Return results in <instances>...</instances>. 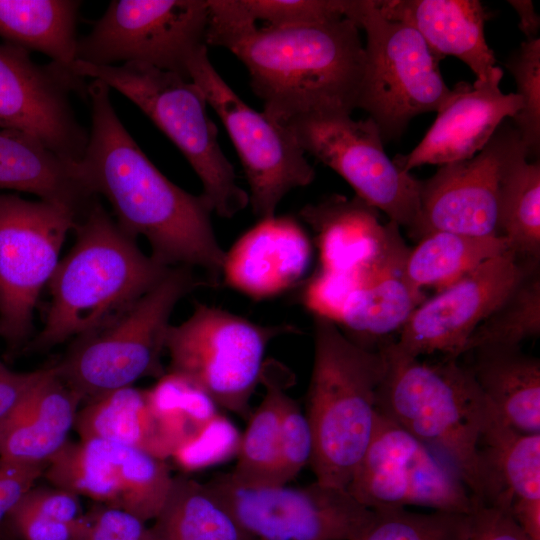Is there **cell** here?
Masks as SVG:
<instances>
[{
  "mask_svg": "<svg viewBox=\"0 0 540 540\" xmlns=\"http://www.w3.org/2000/svg\"><path fill=\"white\" fill-rule=\"evenodd\" d=\"M466 540H528L510 509L478 504L468 514Z\"/></svg>",
  "mask_w": 540,
  "mask_h": 540,
  "instance_id": "46",
  "label": "cell"
},
{
  "mask_svg": "<svg viewBox=\"0 0 540 540\" xmlns=\"http://www.w3.org/2000/svg\"><path fill=\"white\" fill-rule=\"evenodd\" d=\"M189 79L222 121L249 186V204L260 219L276 215L281 200L315 178L314 168L293 132L246 104L212 65L207 46L188 62Z\"/></svg>",
  "mask_w": 540,
  "mask_h": 540,
  "instance_id": "11",
  "label": "cell"
},
{
  "mask_svg": "<svg viewBox=\"0 0 540 540\" xmlns=\"http://www.w3.org/2000/svg\"><path fill=\"white\" fill-rule=\"evenodd\" d=\"M207 0H113L85 36L78 61L142 63L189 79L190 59L206 45Z\"/></svg>",
  "mask_w": 540,
  "mask_h": 540,
  "instance_id": "13",
  "label": "cell"
},
{
  "mask_svg": "<svg viewBox=\"0 0 540 540\" xmlns=\"http://www.w3.org/2000/svg\"><path fill=\"white\" fill-rule=\"evenodd\" d=\"M47 369L15 372L0 361V434L20 414Z\"/></svg>",
  "mask_w": 540,
  "mask_h": 540,
  "instance_id": "45",
  "label": "cell"
},
{
  "mask_svg": "<svg viewBox=\"0 0 540 540\" xmlns=\"http://www.w3.org/2000/svg\"><path fill=\"white\" fill-rule=\"evenodd\" d=\"M517 158L505 171L499 188V231L519 257L540 255V164Z\"/></svg>",
  "mask_w": 540,
  "mask_h": 540,
  "instance_id": "34",
  "label": "cell"
},
{
  "mask_svg": "<svg viewBox=\"0 0 540 540\" xmlns=\"http://www.w3.org/2000/svg\"><path fill=\"white\" fill-rule=\"evenodd\" d=\"M285 124L305 153L338 173L357 197L415 235L421 181L387 155L381 132L370 117L354 120L350 114L306 115Z\"/></svg>",
  "mask_w": 540,
  "mask_h": 540,
  "instance_id": "15",
  "label": "cell"
},
{
  "mask_svg": "<svg viewBox=\"0 0 540 540\" xmlns=\"http://www.w3.org/2000/svg\"><path fill=\"white\" fill-rule=\"evenodd\" d=\"M8 518L23 540H81L88 524V520L80 525L65 524L18 507H15Z\"/></svg>",
  "mask_w": 540,
  "mask_h": 540,
  "instance_id": "48",
  "label": "cell"
},
{
  "mask_svg": "<svg viewBox=\"0 0 540 540\" xmlns=\"http://www.w3.org/2000/svg\"><path fill=\"white\" fill-rule=\"evenodd\" d=\"M404 264L358 273V286L350 297L338 326L354 343L375 350L385 338L400 332L416 307L425 300L403 277ZM378 350V345H377Z\"/></svg>",
  "mask_w": 540,
  "mask_h": 540,
  "instance_id": "27",
  "label": "cell"
},
{
  "mask_svg": "<svg viewBox=\"0 0 540 540\" xmlns=\"http://www.w3.org/2000/svg\"><path fill=\"white\" fill-rule=\"evenodd\" d=\"M147 397L172 454L219 415V407L201 388L173 372L159 377Z\"/></svg>",
  "mask_w": 540,
  "mask_h": 540,
  "instance_id": "35",
  "label": "cell"
},
{
  "mask_svg": "<svg viewBox=\"0 0 540 540\" xmlns=\"http://www.w3.org/2000/svg\"><path fill=\"white\" fill-rule=\"evenodd\" d=\"M87 97L91 126L79 168L92 192L108 200L126 233L148 241L158 262L198 267L217 282L225 251L210 201L180 188L150 161L119 119L105 83L93 79Z\"/></svg>",
  "mask_w": 540,
  "mask_h": 540,
  "instance_id": "2",
  "label": "cell"
},
{
  "mask_svg": "<svg viewBox=\"0 0 540 540\" xmlns=\"http://www.w3.org/2000/svg\"><path fill=\"white\" fill-rule=\"evenodd\" d=\"M87 97L83 78L55 62L35 63L29 51L0 44V128L29 134L59 156L79 163L88 131L79 123L71 94Z\"/></svg>",
  "mask_w": 540,
  "mask_h": 540,
  "instance_id": "17",
  "label": "cell"
},
{
  "mask_svg": "<svg viewBox=\"0 0 540 540\" xmlns=\"http://www.w3.org/2000/svg\"><path fill=\"white\" fill-rule=\"evenodd\" d=\"M347 489L374 511L420 506L469 514L480 504L442 456L379 412Z\"/></svg>",
  "mask_w": 540,
  "mask_h": 540,
  "instance_id": "14",
  "label": "cell"
},
{
  "mask_svg": "<svg viewBox=\"0 0 540 540\" xmlns=\"http://www.w3.org/2000/svg\"><path fill=\"white\" fill-rule=\"evenodd\" d=\"M531 269V268H530ZM476 328L465 352L482 347H520L540 333V278L536 268Z\"/></svg>",
  "mask_w": 540,
  "mask_h": 540,
  "instance_id": "36",
  "label": "cell"
},
{
  "mask_svg": "<svg viewBox=\"0 0 540 540\" xmlns=\"http://www.w3.org/2000/svg\"><path fill=\"white\" fill-rule=\"evenodd\" d=\"M152 527L158 540H246L233 516L206 484L173 477Z\"/></svg>",
  "mask_w": 540,
  "mask_h": 540,
  "instance_id": "33",
  "label": "cell"
},
{
  "mask_svg": "<svg viewBox=\"0 0 540 540\" xmlns=\"http://www.w3.org/2000/svg\"><path fill=\"white\" fill-rule=\"evenodd\" d=\"M479 454L485 473L484 504L511 509L515 500H540V433L513 428L489 403Z\"/></svg>",
  "mask_w": 540,
  "mask_h": 540,
  "instance_id": "26",
  "label": "cell"
},
{
  "mask_svg": "<svg viewBox=\"0 0 540 540\" xmlns=\"http://www.w3.org/2000/svg\"><path fill=\"white\" fill-rule=\"evenodd\" d=\"M74 428L80 439L118 442L163 460L172 455L151 410L147 389L128 386L86 401L77 412Z\"/></svg>",
  "mask_w": 540,
  "mask_h": 540,
  "instance_id": "29",
  "label": "cell"
},
{
  "mask_svg": "<svg viewBox=\"0 0 540 540\" xmlns=\"http://www.w3.org/2000/svg\"><path fill=\"white\" fill-rule=\"evenodd\" d=\"M503 70L496 66L485 80L459 82L437 109V116L422 140L394 163L403 171L422 165L463 161L481 151L507 117L513 118L522 102L515 93H503Z\"/></svg>",
  "mask_w": 540,
  "mask_h": 540,
  "instance_id": "20",
  "label": "cell"
},
{
  "mask_svg": "<svg viewBox=\"0 0 540 540\" xmlns=\"http://www.w3.org/2000/svg\"><path fill=\"white\" fill-rule=\"evenodd\" d=\"M207 3L206 45L226 48L244 64L267 115L287 123L357 108L365 51L352 20L260 27L237 0Z\"/></svg>",
  "mask_w": 540,
  "mask_h": 540,
  "instance_id": "1",
  "label": "cell"
},
{
  "mask_svg": "<svg viewBox=\"0 0 540 540\" xmlns=\"http://www.w3.org/2000/svg\"><path fill=\"white\" fill-rule=\"evenodd\" d=\"M312 453L313 437L306 414L286 394L281 414L279 483L293 480L310 463Z\"/></svg>",
  "mask_w": 540,
  "mask_h": 540,
  "instance_id": "41",
  "label": "cell"
},
{
  "mask_svg": "<svg viewBox=\"0 0 540 540\" xmlns=\"http://www.w3.org/2000/svg\"><path fill=\"white\" fill-rule=\"evenodd\" d=\"M471 369L477 384L497 414L513 428L540 433V362L520 347L474 350Z\"/></svg>",
  "mask_w": 540,
  "mask_h": 540,
  "instance_id": "28",
  "label": "cell"
},
{
  "mask_svg": "<svg viewBox=\"0 0 540 540\" xmlns=\"http://www.w3.org/2000/svg\"><path fill=\"white\" fill-rule=\"evenodd\" d=\"M79 218L58 202L0 193V337L10 351L28 340L38 298Z\"/></svg>",
  "mask_w": 540,
  "mask_h": 540,
  "instance_id": "12",
  "label": "cell"
},
{
  "mask_svg": "<svg viewBox=\"0 0 540 540\" xmlns=\"http://www.w3.org/2000/svg\"><path fill=\"white\" fill-rule=\"evenodd\" d=\"M528 157L515 128L497 130L472 158L439 166L420 187L415 237L436 231L487 237L499 234L501 179L520 156Z\"/></svg>",
  "mask_w": 540,
  "mask_h": 540,
  "instance_id": "18",
  "label": "cell"
},
{
  "mask_svg": "<svg viewBox=\"0 0 540 540\" xmlns=\"http://www.w3.org/2000/svg\"><path fill=\"white\" fill-rule=\"evenodd\" d=\"M380 13L413 27L441 60L454 56L487 79L496 65L484 34L488 17L477 0H375Z\"/></svg>",
  "mask_w": 540,
  "mask_h": 540,
  "instance_id": "22",
  "label": "cell"
},
{
  "mask_svg": "<svg viewBox=\"0 0 540 540\" xmlns=\"http://www.w3.org/2000/svg\"><path fill=\"white\" fill-rule=\"evenodd\" d=\"M345 17L366 35L357 108L376 123L384 142L397 140L414 117L436 112L449 94L440 59L413 27L384 17L375 0H347Z\"/></svg>",
  "mask_w": 540,
  "mask_h": 540,
  "instance_id": "8",
  "label": "cell"
},
{
  "mask_svg": "<svg viewBox=\"0 0 540 540\" xmlns=\"http://www.w3.org/2000/svg\"><path fill=\"white\" fill-rule=\"evenodd\" d=\"M505 67L513 75L522 107L513 117L528 157L540 149V39L525 40L508 57Z\"/></svg>",
  "mask_w": 540,
  "mask_h": 540,
  "instance_id": "38",
  "label": "cell"
},
{
  "mask_svg": "<svg viewBox=\"0 0 540 540\" xmlns=\"http://www.w3.org/2000/svg\"><path fill=\"white\" fill-rule=\"evenodd\" d=\"M528 540H531V539L528 538Z\"/></svg>",
  "mask_w": 540,
  "mask_h": 540,
  "instance_id": "51",
  "label": "cell"
},
{
  "mask_svg": "<svg viewBox=\"0 0 540 540\" xmlns=\"http://www.w3.org/2000/svg\"><path fill=\"white\" fill-rule=\"evenodd\" d=\"M246 540H358L376 512L347 488L319 481L306 486L247 484L231 472L206 483Z\"/></svg>",
  "mask_w": 540,
  "mask_h": 540,
  "instance_id": "10",
  "label": "cell"
},
{
  "mask_svg": "<svg viewBox=\"0 0 540 540\" xmlns=\"http://www.w3.org/2000/svg\"><path fill=\"white\" fill-rule=\"evenodd\" d=\"M254 22L279 27L315 24L344 18L347 0H238Z\"/></svg>",
  "mask_w": 540,
  "mask_h": 540,
  "instance_id": "39",
  "label": "cell"
},
{
  "mask_svg": "<svg viewBox=\"0 0 540 540\" xmlns=\"http://www.w3.org/2000/svg\"><path fill=\"white\" fill-rule=\"evenodd\" d=\"M1 190L31 193L67 205L80 216L97 200L79 163L59 156L29 134L4 128H0Z\"/></svg>",
  "mask_w": 540,
  "mask_h": 540,
  "instance_id": "24",
  "label": "cell"
},
{
  "mask_svg": "<svg viewBox=\"0 0 540 540\" xmlns=\"http://www.w3.org/2000/svg\"><path fill=\"white\" fill-rule=\"evenodd\" d=\"M291 325H260L227 310L196 303L182 323L169 327L165 351L169 370L201 388L215 404L242 418L261 382L264 356Z\"/></svg>",
  "mask_w": 540,
  "mask_h": 540,
  "instance_id": "9",
  "label": "cell"
},
{
  "mask_svg": "<svg viewBox=\"0 0 540 540\" xmlns=\"http://www.w3.org/2000/svg\"><path fill=\"white\" fill-rule=\"evenodd\" d=\"M512 517L531 540H540V500H515Z\"/></svg>",
  "mask_w": 540,
  "mask_h": 540,
  "instance_id": "49",
  "label": "cell"
},
{
  "mask_svg": "<svg viewBox=\"0 0 540 540\" xmlns=\"http://www.w3.org/2000/svg\"><path fill=\"white\" fill-rule=\"evenodd\" d=\"M299 215L314 232L320 269L335 272L368 266L398 225L391 220L381 223L379 211L359 197L338 194L306 205Z\"/></svg>",
  "mask_w": 540,
  "mask_h": 540,
  "instance_id": "23",
  "label": "cell"
},
{
  "mask_svg": "<svg viewBox=\"0 0 540 540\" xmlns=\"http://www.w3.org/2000/svg\"><path fill=\"white\" fill-rule=\"evenodd\" d=\"M286 369L277 363L265 362L261 375L265 395L249 416L241 435L237 463L231 474L247 484H280L281 414L288 383Z\"/></svg>",
  "mask_w": 540,
  "mask_h": 540,
  "instance_id": "32",
  "label": "cell"
},
{
  "mask_svg": "<svg viewBox=\"0 0 540 540\" xmlns=\"http://www.w3.org/2000/svg\"><path fill=\"white\" fill-rule=\"evenodd\" d=\"M379 350L385 358V372L377 411L442 456L484 504L479 443L489 402L471 369L454 358L420 360L400 351L394 341Z\"/></svg>",
  "mask_w": 540,
  "mask_h": 540,
  "instance_id": "4",
  "label": "cell"
},
{
  "mask_svg": "<svg viewBox=\"0 0 540 540\" xmlns=\"http://www.w3.org/2000/svg\"><path fill=\"white\" fill-rule=\"evenodd\" d=\"M510 250V243L503 235L477 237L431 232L409 250L403 277L415 291L433 287L440 292L485 261Z\"/></svg>",
  "mask_w": 540,
  "mask_h": 540,
  "instance_id": "31",
  "label": "cell"
},
{
  "mask_svg": "<svg viewBox=\"0 0 540 540\" xmlns=\"http://www.w3.org/2000/svg\"><path fill=\"white\" fill-rule=\"evenodd\" d=\"M81 397L49 367L16 419L0 434V458L47 466L67 444Z\"/></svg>",
  "mask_w": 540,
  "mask_h": 540,
  "instance_id": "25",
  "label": "cell"
},
{
  "mask_svg": "<svg viewBox=\"0 0 540 540\" xmlns=\"http://www.w3.org/2000/svg\"><path fill=\"white\" fill-rule=\"evenodd\" d=\"M529 269L511 250L485 261L420 303L400 330L395 346L414 357L440 353L457 359L476 328Z\"/></svg>",
  "mask_w": 540,
  "mask_h": 540,
  "instance_id": "19",
  "label": "cell"
},
{
  "mask_svg": "<svg viewBox=\"0 0 540 540\" xmlns=\"http://www.w3.org/2000/svg\"><path fill=\"white\" fill-rule=\"evenodd\" d=\"M241 435L224 416L218 415L195 436L172 454L185 470H197L225 461L237 455Z\"/></svg>",
  "mask_w": 540,
  "mask_h": 540,
  "instance_id": "40",
  "label": "cell"
},
{
  "mask_svg": "<svg viewBox=\"0 0 540 540\" xmlns=\"http://www.w3.org/2000/svg\"><path fill=\"white\" fill-rule=\"evenodd\" d=\"M16 507L65 524L80 525L88 520L83 515L79 496L54 485L53 487L34 485Z\"/></svg>",
  "mask_w": 540,
  "mask_h": 540,
  "instance_id": "43",
  "label": "cell"
},
{
  "mask_svg": "<svg viewBox=\"0 0 540 540\" xmlns=\"http://www.w3.org/2000/svg\"><path fill=\"white\" fill-rule=\"evenodd\" d=\"M201 283L192 268L171 267L164 277L114 321L75 339L58 375L82 401L133 386L144 377L165 374L171 314L177 303Z\"/></svg>",
  "mask_w": 540,
  "mask_h": 540,
  "instance_id": "7",
  "label": "cell"
},
{
  "mask_svg": "<svg viewBox=\"0 0 540 540\" xmlns=\"http://www.w3.org/2000/svg\"><path fill=\"white\" fill-rule=\"evenodd\" d=\"M43 475L56 487L128 511L145 522L160 514L173 481L165 460L98 438L68 441Z\"/></svg>",
  "mask_w": 540,
  "mask_h": 540,
  "instance_id": "16",
  "label": "cell"
},
{
  "mask_svg": "<svg viewBox=\"0 0 540 540\" xmlns=\"http://www.w3.org/2000/svg\"><path fill=\"white\" fill-rule=\"evenodd\" d=\"M376 516L358 540H466L468 514L406 508L375 511Z\"/></svg>",
  "mask_w": 540,
  "mask_h": 540,
  "instance_id": "37",
  "label": "cell"
},
{
  "mask_svg": "<svg viewBox=\"0 0 540 540\" xmlns=\"http://www.w3.org/2000/svg\"><path fill=\"white\" fill-rule=\"evenodd\" d=\"M45 468L0 458V523L9 517Z\"/></svg>",
  "mask_w": 540,
  "mask_h": 540,
  "instance_id": "47",
  "label": "cell"
},
{
  "mask_svg": "<svg viewBox=\"0 0 540 540\" xmlns=\"http://www.w3.org/2000/svg\"><path fill=\"white\" fill-rule=\"evenodd\" d=\"M312 258L311 241L290 216L260 219L225 252L221 277L254 300L277 296L299 284Z\"/></svg>",
  "mask_w": 540,
  "mask_h": 540,
  "instance_id": "21",
  "label": "cell"
},
{
  "mask_svg": "<svg viewBox=\"0 0 540 540\" xmlns=\"http://www.w3.org/2000/svg\"><path fill=\"white\" fill-rule=\"evenodd\" d=\"M358 286L355 272L319 269L303 285L300 301L314 317L338 324L341 315Z\"/></svg>",
  "mask_w": 540,
  "mask_h": 540,
  "instance_id": "42",
  "label": "cell"
},
{
  "mask_svg": "<svg viewBox=\"0 0 540 540\" xmlns=\"http://www.w3.org/2000/svg\"><path fill=\"white\" fill-rule=\"evenodd\" d=\"M76 239L47 286L45 322L31 349L45 351L105 327L171 268L141 251L96 200L74 228Z\"/></svg>",
  "mask_w": 540,
  "mask_h": 540,
  "instance_id": "3",
  "label": "cell"
},
{
  "mask_svg": "<svg viewBox=\"0 0 540 540\" xmlns=\"http://www.w3.org/2000/svg\"><path fill=\"white\" fill-rule=\"evenodd\" d=\"M384 372L381 350L361 347L334 322L314 317L306 417L317 481L347 488L373 433Z\"/></svg>",
  "mask_w": 540,
  "mask_h": 540,
  "instance_id": "5",
  "label": "cell"
},
{
  "mask_svg": "<svg viewBox=\"0 0 540 540\" xmlns=\"http://www.w3.org/2000/svg\"><path fill=\"white\" fill-rule=\"evenodd\" d=\"M81 1L0 0V37L5 43L47 55L71 69L77 60L76 27Z\"/></svg>",
  "mask_w": 540,
  "mask_h": 540,
  "instance_id": "30",
  "label": "cell"
},
{
  "mask_svg": "<svg viewBox=\"0 0 540 540\" xmlns=\"http://www.w3.org/2000/svg\"><path fill=\"white\" fill-rule=\"evenodd\" d=\"M71 70L102 81L133 102L184 155L215 213L231 218L249 205L248 192L237 184L234 167L219 145L207 101L190 79L142 63L98 66L76 60Z\"/></svg>",
  "mask_w": 540,
  "mask_h": 540,
  "instance_id": "6",
  "label": "cell"
},
{
  "mask_svg": "<svg viewBox=\"0 0 540 540\" xmlns=\"http://www.w3.org/2000/svg\"><path fill=\"white\" fill-rule=\"evenodd\" d=\"M81 540H158L153 529L134 514L102 505L91 519Z\"/></svg>",
  "mask_w": 540,
  "mask_h": 540,
  "instance_id": "44",
  "label": "cell"
},
{
  "mask_svg": "<svg viewBox=\"0 0 540 540\" xmlns=\"http://www.w3.org/2000/svg\"><path fill=\"white\" fill-rule=\"evenodd\" d=\"M508 3L515 9L519 17V29L526 40L538 38L540 18L530 0H510Z\"/></svg>",
  "mask_w": 540,
  "mask_h": 540,
  "instance_id": "50",
  "label": "cell"
}]
</instances>
